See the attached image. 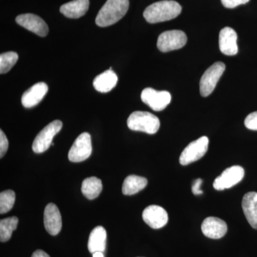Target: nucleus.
Returning a JSON list of instances; mask_svg holds the SVG:
<instances>
[{"label":"nucleus","mask_w":257,"mask_h":257,"mask_svg":"<svg viewBox=\"0 0 257 257\" xmlns=\"http://www.w3.org/2000/svg\"><path fill=\"white\" fill-rule=\"evenodd\" d=\"M181 13L182 7L178 3L173 0H163L147 7L143 15L147 23L155 24L173 20Z\"/></svg>","instance_id":"1"},{"label":"nucleus","mask_w":257,"mask_h":257,"mask_svg":"<svg viewBox=\"0 0 257 257\" xmlns=\"http://www.w3.org/2000/svg\"><path fill=\"white\" fill-rule=\"evenodd\" d=\"M128 7V0H107L96 16V25L106 28L117 23L126 14Z\"/></svg>","instance_id":"2"},{"label":"nucleus","mask_w":257,"mask_h":257,"mask_svg":"<svg viewBox=\"0 0 257 257\" xmlns=\"http://www.w3.org/2000/svg\"><path fill=\"white\" fill-rule=\"evenodd\" d=\"M128 127L133 131L154 135L160 126L159 118L147 111H137L132 113L127 119Z\"/></svg>","instance_id":"3"},{"label":"nucleus","mask_w":257,"mask_h":257,"mask_svg":"<svg viewBox=\"0 0 257 257\" xmlns=\"http://www.w3.org/2000/svg\"><path fill=\"white\" fill-rule=\"evenodd\" d=\"M62 128V122L60 120H55L47 124L37 135L32 145V150L37 154L45 152L52 145V140Z\"/></svg>","instance_id":"4"},{"label":"nucleus","mask_w":257,"mask_h":257,"mask_svg":"<svg viewBox=\"0 0 257 257\" xmlns=\"http://www.w3.org/2000/svg\"><path fill=\"white\" fill-rule=\"evenodd\" d=\"M225 69L226 66L223 62H217L206 70L199 83L201 95L204 97L210 95L224 73Z\"/></svg>","instance_id":"5"},{"label":"nucleus","mask_w":257,"mask_h":257,"mask_svg":"<svg viewBox=\"0 0 257 257\" xmlns=\"http://www.w3.org/2000/svg\"><path fill=\"white\" fill-rule=\"evenodd\" d=\"M209 143V139L205 136L192 142L181 154L179 163L186 166L200 160L207 153Z\"/></svg>","instance_id":"6"},{"label":"nucleus","mask_w":257,"mask_h":257,"mask_svg":"<svg viewBox=\"0 0 257 257\" xmlns=\"http://www.w3.org/2000/svg\"><path fill=\"white\" fill-rule=\"evenodd\" d=\"M187 37L181 30H170L161 34L157 40V47L162 52L179 50L186 45Z\"/></svg>","instance_id":"7"},{"label":"nucleus","mask_w":257,"mask_h":257,"mask_svg":"<svg viewBox=\"0 0 257 257\" xmlns=\"http://www.w3.org/2000/svg\"><path fill=\"white\" fill-rule=\"evenodd\" d=\"M92 152V140L89 133H84L76 139L69 150V160L72 162H81L90 157Z\"/></svg>","instance_id":"8"},{"label":"nucleus","mask_w":257,"mask_h":257,"mask_svg":"<svg viewBox=\"0 0 257 257\" xmlns=\"http://www.w3.org/2000/svg\"><path fill=\"white\" fill-rule=\"evenodd\" d=\"M141 99L154 111L164 110L172 100V96L167 91H157L152 88H146L141 94Z\"/></svg>","instance_id":"9"},{"label":"nucleus","mask_w":257,"mask_h":257,"mask_svg":"<svg viewBox=\"0 0 257 257\" xmlns=\"http://www.w3.org/2000/svg\"><path fill=\"white\" fill-rule=\"evenodd\" d=\"M244 170L240 166H232L226 169L220 176L214 180L213 187L218 191L234 187L242 180Z\"/></svg>","instance_id":"10"},{"label":"nucleus","mask_w":257,"mask_h":257,"mask_svg":"<svg viewBox=\"0 0 257 257\" xmlns=\"http://www.w3.org/2000/svg\"><path fill=\"white\" fill-rule=\"evenodd\" d=\"M16 23L20 26L36 34L40 37H46L49 28L46 23L40 17L34 14L20 15L17 17Z\"/></svg>","instance_id":"11"},{"label":"nucleus","mask_w":257,"mask_h":257,"mask_svg":"<svg viewBox=\"0 0 257 257\" xmlns=\"http://www.w3.org/2000/svg\"><path fill=\"white\" fill-rule=\"evenodd\" d=\"M143 220L152 229H158L164 227L168 222L169 216L167 211L158 205H150L143 213Z\"/></svg>","instance_id":"12"},{"label":"nucleus","mask_w":257,"mask_h":257,"mask_svg":"<svg viewBox=\"0 0 257 257\" xmlns=\"http://www.w3.org/2000/svg\"><path fill=\"white\" fill-rule=\"evenodd\" d=\"M44 224L49 234L56 236L62 229V216L55 204H47L44 212Z\"/></svg>","instance_id":"13"},{"label":"nucleus","mask_w":257,"mask_h":257,"mask_svg":"<svg viewBox=\"0 0 257 257\" xmlns=\"http://www.w3.org/2000/svg\"><path fill=\"white\" fill-rule=\"evenodd\" d=\"M202 231L204 236L210 239H221L227 232V225L219 218L209 216L203 221Z\"/></svg>","instance_id":"14"},{"label":"nucleus","mask_w":257,"mask_h":257,"mask_svg":"<svg viewBox=\"0 0 257 257\" xmlns=\"http://www.w3.org/2000/svg\"><path fill=\"white\" fill-rule=\"evenodd\" d=\"M219 50L225 55L234 56L238 52L237 34L232 28L226 27L219 33Z\"/></svg>","instance_id":"15"},{"label":"nucleus","mask_w":257,"mask_h":257,"mask_svg":"<svg viewBox=\"0 0 257 257\" xmlns=\"http://www.w3.org/2000/svg\"><path fill=\"white\" fill-rule=\"evenodd\" d=\"M48 92V86L45 82H39L24 93L22 96V104L26 108L37 105Z\"/></svg>","instance_id":"16"},{"label":"nucleus","mask_w":257,"mask_h":257,"mask_svg":"<svg viewBox=\"0 0 257 257\" xmlns=\"http://www.w3.org/2000/svg\"><path fill=\"white\" fill-rule=\"evenodd\" d=\"M241 205L248 222L253 229H257V192L246 193L243 196Z\"/></svg>","instance_id":"17"},{"label":"nucleus","mask_w":257,"mask_h":257,"mask_svg":"<svg viewBox=\"0 0 257 257\" xmlns=\"http://www.w3.org/2000/svg\"><path fill=\"white\" fill-rule=\"evenodd\" d=\"M89 0H73L62 5L60 13L67 18L77 19L84 16L89 10Z\"/></svg>","instance_id":"18"},{"label":"nucleus","mask_w":257,"mask_h":257,"mask_svg":"<svg viewBox=\"0 0 257 257\" xmlns=\"http://www.w3.org/2000/svg\"><path fill=\"white\" fill-rule=\"evenodd\" d=\"M117 82V76L110 67L109 70L105 71L95 77L93 85L98 92L106 93L110 92L116 85Z\"/></svg>","instance_id":"19"},{"label":"nucleus","mask_w":257,"mask_h":257,"mask_svg":"<svg viewBox=\"0 0 257 257\" xmlns=\"http://www.w3.org/2000/svg\"><path fill=\"white\" fill-rule=\"evenodd\" d=\"M106 231L103 226H98L91 231L88 240V249L89 252L96 251L104 252L106 249Z\"/></svg>","instance_id":"20"},{"label":"nucleus","mask_w":257,"mask_h":257,"mask_svg":"<svg viewBox=\"0 0 257 257\" xmlns=\"http://www.w3.org/2000/svg\"><path fill=\"white\" fill-rule=\"evenodd\" d=\"M147 179L137 175H130L123 182L122 193L124 195H133L143 190L147 185Z\"/></svg>","instance_id":"21"},{"label":"nucleus","mask_w":257,"mask_h":257,"mask_svg":"<svg viewBox=\"0 0 257 257\" xmlns=\"http://www.w3.org/2000/svg\"><path fill=\"white\" fill-rule=\"evenodd\" d=\"M102 191V183L101 179L96 177H88L83 181L82 192L83 195L88 199H94L99 197Z\"/></svg>","instance_id":"22"},{"label":"nucleus","mask_w":257,"mask_h":257,"mask_svg":"<svg viewBox=\"0 0 257 257\" xmlns=\"http://www.w3.org/2000/svg\"><path fill=\"white\" fill-rule=\"evenodd\" d=\"M19 219L16 216L6 218L0 221V241L6 242L11 239L13 231L18 227Z\"/></svg>","instance_id":"23"},{"label":"nucleus","mask_w":257,"mask_h":257,"mask_svg":"<svg viewBox=\"0 0 257 257\" xmlns=\"http://www.w3.org/2000/svg\"><path fill=\"white\" fill-rule=\"evenodd\" d=\"M18 55L15 52H8L0 55V74L9 72L18 60Z\"/></svg>","instance_id":"24"},{"label":"nucleus","mask_w":257,"mask_h":257,"mask_svg":"<svg viewBox=\"0 0 257 257\" xmlns=\"http://www.w3.org/2000/svg\"><path fill=\"white\" fill-rule=\"evenodd\" d=\"M15 202V193L13 190H6L0 194V214L8 213L13 209Z\"/></svg>","instance_id":"25"},{"label":"nucleus","mask_w":257,"mask_h":257,"mask_svg":"<svg viewBox=\"0 0 257 257\" xmlns=\"http://www.w3.org/2000/svg\"><path fill=\"white\" fill-rule=\"evenodd\" d=\"M244 124L248 130L257 131V111L251 113L246 116Z\"/></svg>","instance_id":"26"},{"label":"nucleus","mask_w":257,"mask_h":257,"mask_svg":"<svg viewBox=\"0 0 257 257\" xmlns=\"http://www.w3.org/2000/svg\"><path fill=\"white\" fill-rule=\"evenodd\" d=\"M8 147H9V142L6 135L1 130H0V157L1 158H3L8 152Z\"/></svg>","instance_id":"27"},{"label":"nucleus","mask_w":257,"mask_h":257,"mask_svg":"<svg viewBox=\"0 0 257 257\" xmlns=\"http://www.w3.org/2000/svg\"><path fill=\"white\" fill-rule=\"evenodd\" d=\"M225 8L233 9L239 5L246 4L249 0H221Z\"/></svg>","instance_id":"28"},{"label":"nucleus","mask_w":257,"mask_h":257,"mask_svg":"<svg viewBox=\"0 0 257 257\" xmlns=\"http://www.w3.org/2000/svg\"><path fill=\"white\" fill-rule=\"evenodd\" d=\"M202 184V179H196L194 182V184H193L192 186V192L194 193V194L195 195H198V194H202L203 192L201 190V185Z\"/></svg>","instance_id":"29"},{"label":"nucleus","mask_w":257,"mask_h":257,"mask_svg":"<svg viewBox=\"0 0 257 257\" xmlns=\"http://www.w3.org/2000/svg\"><path fill=\"white\" fill-rule=\"evenodd\" d=\"M32 257H50V255L47 254L43 250H36L32 253Z\"/></svg>","instance_id":"30"},{"label":"nucleus","mask_w":257,"mask_h":257,"mask_svg":"<svg viewBox=\"0 0 257 257\" xmlns=\"http://www.w3.org/2000/svg\"><path fill=\"white\" fill-rule=\"evenodd\" d=\"M93 257H104V253L101 251H96L93 253Z\"/></svg>","instance_id":"31"}]
</instances>
